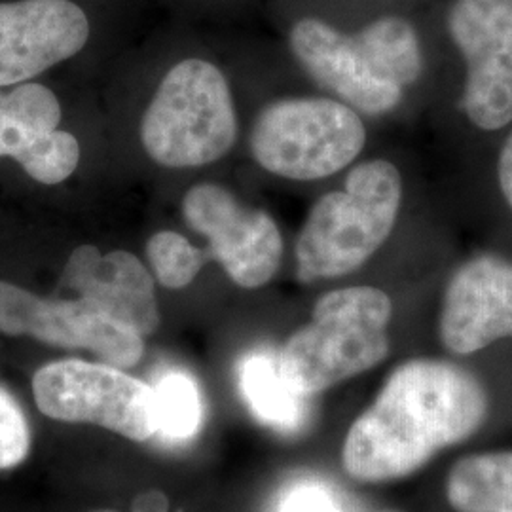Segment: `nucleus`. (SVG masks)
I'll use <instances>...</instances> for the list:
<instances>
[{"label":"nucleus","instance_id":"obj_2","mask_svg":"<svg viewBox=\"0 0 512 512\" xmlns=\"http://www.w3.org/2000/svg\"><path fill=\"white\" fill-rule=\"evenodd\" d=\"M403 200L395 165L370 160L355 165L342 190L325 194L311 207L296 245V277L302 283L357 272L391 236Z\"/></svg>","mask_w":512,"mask_h":512},{"label":"nucleus","instance_id":"obj_3","mask_svg":"<svg viewBox=\"0 0 512 512\" xmlns=\"http://www.w3.org/2000/svg\"><path fill=\"white\" fill-rule=\"evenodd\" d=\"M391 298L376 287L323 294L311 321L289 336L277 363L296 395L311 397L380 365L389 355Z\"/></svg>","mask_w":512,"mask_h":512},{"label":"nucleus","instance_id":"obj_17","mask_svg":"<svg viewBox=\"0 0 512 512\" xmlns=\"http://www.w3.org/2000/svg\"><path fill=\"white\" fill-rule=\"evenodd\" d=\"M239 384L245 401L264 423L291 429L300 420L304 397L296 395L285 382L277 359L268 355L247 357L239 370Z\"/></svg>","mask_w":512,"mask_h":512},{"label":"nucleus","instance_id":"obj_25","mask_svg":"<svg viewBox=\"0 0 512 512\" xmlns=\"http://www.w3.org/2000/svg\"><path fill=\"white\" fill-rule=\"evenodd\" d=\"M93 512H114V511H93Z\"/></svg>","mask_w":512,"mask_h":512},{"label":"nucleus","instance_id":"obj_11","mask_svg":"<svg viewBox=\"0 0 512 512\" xmlns=\"http://www.w3.org/2000/svg\"><path fill=\"white\" fill-rule=\"evenodd\" d=\"M88 40L90 19L73 0L0 2V88L29 82Z\"/></svg>","mask_w":512,"mask_h":512},{"label":"nucleus","instance_id":"obj_4","mask_svg":"<svg viewBox=\"0 0 512 512\" xmlns=\"http://www.w3.org/2000/svg\"><path fill=\"white\" fill-rule=\"evenodd\" d=\"M236 139L238 116L219 67L194 57L165 74L141 124L150 160L173 169L213 164Z\"/></svg>","mask_w":512,"mask_h":512},{"label":"nucleus","instance_id":"obj_10","mask_svg":"<svg viewBox=\"0 0 512 512\" xmlns=\"http://www.w3.org/2000/svg\"><path fill=\"white\" fill-rule=\"evenodd\" d=\"M439 338L459 357L512 340V258L488 251L459 264L442 296Z\"/></svg>","mask_w":512,"mask_h":512},{"label":"nucleus","instance_id":"obj_5","mask_svg":"<svg viewBox=\"0 0 512 512\" xmlns=\"http://www.w3.org/2000/svg\"><path fill=\"white\" fill-rule=\"evenodd\" d=\"M357 110L332 99H283L260 110L251 129L256 164L289 181H317L346 169L365 147Z\"/></svg>","mask_w":512,"mask_h":512},{"label":"nucleus","instance_id":"obj_21","mask_svg":"<svg viewBox=\"0 0 512 512\" xmlns=\"http://www.w3.org/2000/svg\"><path fill=\"white\" fill-rule=\"evenodd\" d=\"M29 425L19 404L0 389V469H12L27 458Z\"/></svg>","mask_w":512,"mask_h":512},{"label":"nucleus","instance_id":"obj_12","mask_svg":"<svg viewBox=\"0 0 512 512\" xmlns=\"http://www.w3.org/2000/svg\"><path fill=\"white\" fill-rule=\"evenodd\" d=\"M289 44L302 69L351 109L382 116L401 103L403 90L372 73L353 35L321 19L304 18L294 25Z\"/></svg>","mask_w":512,"mask_h":512},{"label":"nucleus","instance_id":"obj_8","mask_svg":"<svg viewBox=\"0 0 512 512\" xmlns=\"http://www.w3.org/2000/svg\"><path fill=\"white\" fill-rule=\"evenodd\" d=\"M183 217L190 230L209 241V258L236 285L260 289L274 279L283 258V236L266 211L239 203L224 186L202 183L186 192Z\"/></svg>","mask_w":512,"mask_h":512},{"label":"nucleus","instance_id":"obj_23","mask_svg":"<svg viewBox=\"0 0 512 512\" xmlns=\"http://www.w3.org/2000/svg\"><path fill=\"white\" fill-rule=\"evenodd\" d=\"M281 512H340L336 501L317 486H302L289 495Z\"/></svg>","mask_w":512,"mask_h":512},{"label":"nucleus","instance_id":"obj_14","mask_svg":"<svg viewBox=\"0 0 512 512\" xmlns=\"http://www.w3.org/2000/svg\"><path fill=\"white\" fill-rule=\"evenodd\" d=\"M446 499L456 512H512V450L459 459L446 478Z\"/></svg>","mask_w":512,"mask_h":512},{"label":"nucleus","instance_id":"obj_6","mask_svg":"<svg viewBox=\"0 0 512 512\" xmlns=\"http://www.w3.org/2000/svg\"><path fill=\"white\" fill-rule=\"evenodd\" d=\"M448 33L465 65L459 109L480 133L512 126V0H454Z\"/></svg>","mask_w":512,"mask_h":512},{"label":"nucleus","instance_id":"obj_7","mask_svg":"<svg viewBox=\"0 0 512 512\" xmlns=\"http://www.w3.org/2000/svg\"><path fill=\"white\" fill-rule=\"evenodd\" d=\"M33 393L54 420L95 423L137 442L156 437L154 389L118 366L52 363L35 374Z\"/></svg>","mask_w":512,"mask_h":512},{"label":"nucleus","instance_id":"obj_19","mask_svg":"<svg viewBox=\"0 0 512 512\" xmlns=\"http://www.w3.org/2000/svg\"><path fill=\"white\" fill-rule=\"evenodd\" d=\"M147 256L158 281L167 289H184L202 272L207 251L196 249L188 239L165 230L148 239Z\"/></svg>","mask_w":512,"mask_h":512},{"label":"nucleus","instance_id":"obj_9","mask_svg":"<svg viewBox=\"0 0 512 512\" xmlns=\"http://www.w3.org/2000/svg\"><path fill=\"white\" fill-rule=\"evenodd\" d=\"M0 332L33 336L61 348L92 349L118 368L137 365L145 351L143 334L92 300H46L6 281H0Z\"/></svg>","mask_w":512,"mask_h":512},{"label":"nucleus","instance_id":"obj_13","mask_svg":"<svg viewBox=\"0 0 512 512\" xmlns=\"http://www.w3.org/2000/svg\"><path fill=\"white\" fill-rule=\"evenodd\" d=\"M61 285L107 311L114 319L148 336L160 325L154 281L137 256L126 251L101 255L82 245L69 256Z\"/></svg>","mask_w":512,"mask_h":512},{"label":"nucleus","instance_id":"obj_1","mask_svg":"<svg viewBox=\"0 0 512 512\" xmlns=\"http://www.w3.org/2000/svg\"><path fill=\"white\" fill-rule=\"evenodd\" d=\"M488 416L490 395L475 372L444 359L406 361L349 427L344 469L368 484L414 475L471 439Z\"/></svg>","mask_w":512,"mask_h":512},{"label":"nucleus","instance_id":"obj_24","mask_svg":"<svg viewBox=\"0 0 512 512\" xmlns=\"http://www.w3.org/2000/svg\"><path fill=\"white\" fill-rule=\"evenodd\" d=\"M169 511V501L162 492L158 490H148L143 494L137 495L133 505H131V512H167Z\"/></svg>","mask_w":512,"mask_h":512},{"label":"nucleus","instance_id":"obj_22","mask_svg":"<svg viewBox=\"0 0 512 512\" xmlns=\"http://www.w3.org/2000/svg\"><path fill=\"white\" fill-rule=\"evenodd\" d=\"M495 186L503 207L512 217V126L503 133L495 156Z\"/></svg>","mask_w":512,"mask_h":512},{"label":"nucleus","instance_id":"obj_20","mask_svg":"<svg viewBox=\"0 0 512 512\" xmlns=\"http://www.w3.org/2000/svg\"><path fill=\"white\" fill-rule=\"evenodd\" d=\"M80 162V145L76 137L55 129L44 135L19 160L25 173L42 184H59L69 179Z\"/></svg>","mask_w":512,"mask_h":512},{"label":"nucleus","instance_id":"obj_16","mask_svg":"<svg viewBox=\"0 0 512 512\" xmlns=\"http://www.w3.org/2000/svg\"><path fill=\"white\" fill-rule=\"evenodd\" d=\"M59 122V99L40 84H19L0 93V158L19 162L44 135L59 129Z\"/></svg>","mask_w":512,"mask_h":512},{"label":"nucleus","instance_id":"obj_18","mask_svg":"<svg viewBox=\"0 0 512 512\" xmlns=\"http://www.w3.org/2000/svg\"><path fill=\"white\" fill-rule=\"evenodd\" d=\"M154 389L156 435L167 442L192 439L202 425V397L196 382L179 370L164 374Z\"/></svg>","mask_w":512,"mask_h":512},{"label":"nucleus","instance_id":"obj_15","mask_svg":"<svg viewBox=\"0 0 512 512\" xmlns=\"http://www.w3.org/2000/svg\"><path fill=\"white\" fill-rule=\"evenodd\" d=\"M368 67L382 82L404 90L423 73L420 37L410 21L397 16L376 19L353 35Z\"/></svg>","mask_w":512,"mask_h":512}]
</instances>
